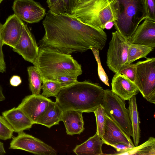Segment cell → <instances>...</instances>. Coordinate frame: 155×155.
Masks as SVG:
<instances>
[{
	"label": "cell",
	"mask_w": 155,
	"mask_h": 155,
	"mask_svg": "<svg viewBox=\"0 0 155 155\" xmlns=\"http://www.w3.org/2000/svg\"><path fill=\"white\" fill-rule=\"evenodd\" d=\"M138 25L135 31L128 40L130 44L155 47V21L148 18Z\"/></svg>",
	"instance_id": "obj_14"
},
{
	"label": "cell",
	"mask_w": 155,
	"mask_h": 155,
	"mask_svg": "<svg viewBox=\"0 0 155 155\" xmlns=\"http://www.w3.org/2000/svg\"><path fill=\"white\" fill-rule=\"evenodd\" d=\"M2 116L14 132L20 133L31 128L33 123L20 109L14 107L2 113Z\"/></svg>",
	"instance_id": "obj_17"
},
{
	"label": "cell",
	"mask_w": 155,
	"mask_h": 155,
	"mask_svg": "<svg viewBox=\"0 0 155 155\" xmlns=\"http://www.w3.org/2000/svg\"><path fill=\"white\" fill-rule=\"evenodd\" d=\"M23 22L14 14L8 18L1 30V38L3 45H7L12 48L15 47L22 33Z\"/></svg>",
	"instance_id": "obj_13"
},
{
	"label": "cell",
	"mask_w": 155,
	"mask_h": 155,
	"mask_svg": "<svg viewBox=\"0 0 155 155\" xmlns=\"http://www.w3.org/2000/svg\"><path fill=\"white\" fill-rule=\"evenodd\" d=\"M147 17L155 21V0H145Z\"/></svg>",
	"instance_id": "obj_31"
},
{
	"label": "cell",
	"mask_w": 155,
	"mask_h": 155,
	"mask_svg": "<svg viewBox=\"0 0 155 155\" xmlns=\"http://www.w3.org/2000/svg\"><path fill=\"white\" fill-rule=\"evenodd\" d=\"M83 113L73 110L63 111L61 121L65 126L67 134H80L84 129Z\"/></svg>",
	"instance_id": "obj_18"
},
{
	"label": "cell",
	"mask_w": 155,
	"mask_h": 155,
	"mask_svg": "<svg viewBox=\"0 0 155 155\" xmlns=\"http://www.w3.org/2000/svg\"><path fill=\"white\" fill-rule=\"evenodd\" d=\"M9 148L24 150L35 154L56 155L57 152L41 140L23 131L14 137Z\"/></svg>",
	"instance_id": "obj_9"
},
{
	"label": "cell",
	"mask_w": 155,
	"mask_h": 155,
	"mask_svg": "<svg viewBox=\"0 0 155 155\" xmlns=\"http://www.w3.org/2000/svg\"><path fill=\"white\" fill-rule=\"evenodd\" d=\"M5 99L2 91V89L0 84V102L5 100Z\"/></svg>",
	"instance_id": "obj_38"
},
{
	"label": "cell",
	"mask_w": 155,
	"mask_h": 155,
	"mask_svg": "<svg viewBox=\"0 0 155 155\" xmlns=\"http://www.w3.org/2000/svg\"><path fill=\"white\" fill-rule=\"evenodd\" d=\"M61 83L63 87L74 84L78 81L77 77L72 76H63L57 78L54 80Z\"/></svg>",
	"instance_id": "obj_32"
},
{
	"label": "cell",
	"mask_w": 155,
	"mask_h": 155,
	"mask_svg": "<svg viewBox=\"0 0 155 155\" xmlns=\"http://www.w3.org/2000/svg\"><path fill=\"white\" fill-rule=\"evenodd\" d=\"M114 23L112 21H109L107 22L105 25V29H110L111 28L113 25Z\"/></svg>",
	"instance_id": "obj_37"
},
{
	"label": "cell",
	"mask_w": 155,
	"mask_h": 155,
	"mask_svg": "<svg viewBox=\"0 0 155 155\" xmlns=\"http://www.w3.org/2000/svg\"><path fill=\"white\" fill-rule=\"evenodd\" d=\"M118 17L113 21L116 31L128 40L140 23L147 17L145 0H116Z\"/></svg>",
	"instance_id": "obj_5"
},
{
	"label": "cell",
	"mask_w": 155,
	"mask_h": 155,
	"mask_svg": "<svg viewBox=\"0 0 155 155\" xmlns=\"http://www.w3.org/2000/svg\"><path fill=\"white\" fill-rule=\"evenodd\" d=\"M51 101L50 99L41 94H32L25 97L17 107L34 124H36Z\"/></svg>",
	"instance_id": "obj_11"
},
{
	"label": "cell",
	"mask_w": 155,
	"mask_h": 155,
	"mask_svg": "<svg viewBox=\"0 0 155 155\" xmlns=\"http://www.w3.org/2000/svg\"><path fill=\"white\" fill-rule=\"evenodd\" d=\"M12 8L18 18L29 23L38 22L46 14L45 10L33 0H15Z\"/></svg>",
	"instance_id": "obj_10"
},
{
	"label": "cell",
	"mask_w": 155,
	"mask_h": 155,
	"mask_svg": "<svg viewBox=\"0 0 155 155\" xmlns=\"http://www.w3.org/2000/svg\"><path fill=\"white\" fill-rule=\"evenodd\" d=\"M105 117L104 132L101 138L104 143L111 146L116 143H123L135 147L131 138L127 136L105 113Z\"/></svg>",
	"instance_id": "obj_15"
},
{
	"label": "cell",
	"mask_w": 155,
	"mask_h": 155,
	"mask_svg": "<svg viewBox=\"0 0 155 155\" xmlns=\"http://www.w3.org/2000/svg\"><path fill=\"white\" fill-rule=\"evenodd\" d=\"M111 91L125 101L129 100L139 91L135 83L124 75L115 74L111 83Z\"/></svg>",
	"instance_id": "obj_16"
},
{
	"label": "cell",
	"mask_w": 155,
	"mask_h": 155,
	"mask_svg": "<svg viewBox=\"0 0 155 155\" xmlns=\"http://www.w3.org/2000/svg\"><path fill=\"white\" fill-rule=\"evenodd\" d=\"M134 83L143 97L155 104V58H147L135 63Z\"/></svg>",
	"instance_id": "obj_7"
},
{
	"label": "cell",
	"mask_w": 155,
	"mask_h": 155,
	"mask_svg": "<svg viewBox=\"0 0 155 155\" xmlns=\"http://www.w3.org/2000/svg\"><path fill=\"white\" fill-rule=\"evenodd\" d=\"M118 73L123 74L134 83L135 80V63L126 64Z\"/></svg>",
	"instance_id": "obj_30"
},
{
	"label": "cell",
	"mask_w": 155,
	"mask_h": 155,
	"mask_svg": "<svg viewBox=\"0 0 155 155\" xmlns=\"http://www.w3.org/2000/svg\"><path fill=\"white\" fill-rule=\"evenodd\" d=\"M153 49L147 45L130 43L128 48L127 64L132 63L140 58H146Z\"/></svg>",
	"instance_id": "obj_24"
},
{
	"label": "cell",
	"mask_w": 155,
	"mask_h": 155,
	"mask_svg": "<svg viewBox=\"0 0 155 155\" xmlns=\"http://www.w3.org/2000/svg\"><path fill=\"white\" fill-rule=\"evenodd\" d=\"M130 43L117 31L112 32L107 52V64L110 70L118 73L127 64L128 51Z\"/></svg>",
	"instance_id": "obj_8"
},
{
	"label": "cell",
	"mask_w": 155,
	"mask_h": 155,
	"mask_svg": "<svg viewBox=\"0 0 155 155\" xmlns=\"http://www.w3.org/2000/svg\"><path fill=\"white\" fill-rule=\"evenodd\" d=\"M38 55L33 64L42 80H54L63 76L78 77L82 73L81 66L70 54L54 49L40 46Z\"/></svg>",
	"instance_id": "obj_3"
},
{
	"label": "cell",
	"mask_w": 155,
	"mask_h": 155,
	"mask_svg": "<svg viewBox=\"0 0 155 155\" xmlns=\"http://www.w3.org/2000/svg\"><path fill=\"white\" fill-rule=\"evenodd\" d=\"M58 0H47V2L48 6L54 4Z\"/></svg>",
	"instance_id": "obj_39"
},
{
	"label": "cell",
	"mask_w": 155,
	"mask_h": 155,
	"mask_svg": "<svg viewBox=\"0 0 155 155\" xmlns=\"http://www.w3.org/2000/svg\"><path fill=\"white\" fill-rule=\"evenodd\" d=\"M111 146L113 147L116 150V152L113 154L114 155H119L120 153L133 147L131 145L123 143H116L111 145Z\"/></svg>",
	"instance_id": "obj_34"
},
{
	"label": "cell",
	"mask_w": 155,
	"mask_h": 155,
	"mask_svg": "<svg viewBox=\"0 0 155 155\" xmlns=\"http://www.w3.org/2000/svg\"><path fill=\"white\" fill-rule=\"evenodd\" d=\"M42 24L45 34L40 46L67 54L82 53L92 48L102 50L107 35L103 30L85 24L73 16L58 15L49 10Z\"/></svg>",
	"instance_id": "obj_1"
},
{
	"label": "cell",
	"mask_w": 155,
	"mask_h": 155,
	"mask_svg": "<svg viewBox=\"0 0 155 155\" xmlns=\"http://www.w3.org/2000/svg\"><path fill=\"white\" fill-rule=\"evenodd\" d=\"M104 90L98 84L85 80L63 87L56 102L63 111H94L102 102Z\"/></svg>",
	"instance_id": "obj_2"
},
{
	"label": "cell",
	"mask_w": 155,
	"mask_h": 155,
	"mask_svg": "<svg viewBox=\"0 0 155 155\" xmlns=\"http://www.w3.org/2000/svg\"><path fill=\"white\" fill-rule=\"evenodd\" d=\"M27 71L28 75L29 89L32 94H40L42 80L38 70L34 66L28 67Z\"/></svg>",
	"instance_id": "obj_25"
},
{
	"label": "cell",
	"mask_w": 155,
	"mask_h": 155,
	"mask_svg": "<svg viewBox=\"0 0 155 155\" xmlns=\"http://www.w3.org/2000/svg\"><path fill=\"white\" fill-rule=\"evenodd\" d=\"M104 143L97 133L82 143L77 145L73 150L77 155H101L104 154L102 147Z\"/></svg>",
	"instance_id": "obj_19"
},
{
	"label": "cell",
	"mask_w": 155,
	"mask_h": 155,
	"mask_svg": "<svg viewBox=\"0 0 155 155\" xmlns=\"http://www.w3.org/2000/svg\"><path fill=\"white\" fill-rule=\"evenodd\" d=\"M119 155H155V138L150 137L140 145L128 149Z\"/></svg>",
	"instance_id": "obj_22"
},
{
	"label": "cell",
	"mask_w": 155,
	"mask_h": 155,
	"mask_svg": "<svg viewBox=\"0 0 155 155\" xmlns=\"http://www.w3.org/2000/svg\"><path fill=\"white\" fill-rule=\"evenodd\" d=\"M13 50L33 64L38 55L39 47L27 25L23 22L21 36Z\"/></svg>",
	"instance_id": "obj_12"
},
{
	"label": "cell",
	"mask_w": 155,
	"mask_h": 155,
	"mask_svg": "<svg viewBox=\"0 0 155 155\" xmlns=\"http://www.w3.org/2000/svg\"><path fill=\"white\" fill-rule=\"evenodd\" d=\"M96 121V133L101 138L104 133L105 123V112L102 104H100L94 111Z\"/></svg>",
	"instance_id": "obj_27"
},
{
	"label": "cell",
	"mask_w": 155,
	"mask_h": 155,
	"mask_svg": "<svg viewBox=\"0 0 155 155\" xmlns=\"http://www.w3.org/2000/svg\"><path fill=\"white\" fill-rule=\"evenodd\" d=\"M125 101L111 90L107 89L104 90L101 104L105 113L130 138L133 135L132 125Z\"/></svg>",
	"instance_id": "obj_6"
},
{
	"label": "cell",
	"mask_w": 155,
	"mask_h": 155,
	"mask_svg": "<svg viewBox=\"0 0 155 155\" xmlns=\"http://www.w3.org/2000/svg\"><path fill=\"white\" fill-rule=\"evenodd\" d=\"M91 0H79L78 4H82L86 3Z\"/></svg>",
	"instance_id": "obj_40"
},
{
	"label": "cell",
	"mask_w": 155,
	"mask_h": 155,
	"mask_svg": "<svg viewBox=\"0 0 155 155\" xmlns=\"http://www.w3.org/2000/svg\"><path fill=\"white\" fill-rule=\"evenodd\" d=\"M78 2L79 0H58L48 7L49 10L54 14L72 16L73 10Z\"/></svg>",
	"instance_id": "obj_23"
},
{
	"label": "cell",
	"mask_w": 155,
	"mask_h": 155,
	"mask_svg": "<svg viewBox=\"0 0 155 155\" xmlns=\"http://www.w3.org/2000/svg\"><path fill=\"white\" fill-rule=\"evenodd\" d=\"M4 0H0V4Z\"/></svg>",
	"instance_id": "obj_41"
},
{
	"label": "cell",
	"mask_w": 155,
	"mask_h": 155,
	"mask_svg": "<svg viewBox=\"0 0 155 155\" xmlns=\"http://www.w3.org/2000/svg\"><path fill=\"white\" fill-rule=\"evenodd\" d=\"M42 84L41 95L47 98L50 97H56L63 87L61 83L53 80L43 79Z\"/></svg>",
	"instance_id": "obj_26"
},
{
	"label": "cell",
	"mask_w": 155,
	"mask_h": 155,
	"mask_svg": "<svg viewBox=\"0 0 155 155\" xmlns=\"http://www.w3.org/2000/svg\"><path fill=\"white\" fill-rule=\"evenodd\" d=\"M63 111L56 101H51L36 124H41L48 128L58 124L61 121Z\"/></svg>",
	"instance_id": "obj_20"
},
{
	"label": "cell",
	"mask_w": 155,
	"mask_h": 155,
	"mask_svg": "<svg viewBox=\"0 0 155 155\" xmlns=\"http://www.w3.org/2000/svg\"><path fill=\"white\" fill-rule=\"evenodd\" d=\"M128 110L132 125L134 144L138 145L140 138V118L138 110L135 95L133 96L129 100Z\"/></svg>",
	"instance_id": "obj_21"
},
{
	"label": "cell",
	"mask_w": 155,
	"mask_h": 155,
	"mask_svg": "<svg viewBox=\"0 0 155 155\" xmlns=\"http://www.w3.org/2000/svg\"><path fill=\"white\" fill-rule=\"evenodd\" d=\"M21 79L20 76L14 75L13 76L10 80L11 85L13 86L17 87L20 85L21 83Z\"/></svg>",
	"instance_id": "obj_35"
},
{
	"label": "cell",
	"mask_w": 155,
	"mask_h": 155,
	"mask_svg": "<svg viewBox=\"0 0 155 155\" xmlns=\"http://www.w3.org/2000/svg\"><path fill=\"white\" fill-rule=\"evenodd\" d=\"M90 49L92 51L97 63L98 75L100 79L105 85L110 86L107 76L101 65L99 55V50L94 48H92Z\"/></svg>",
	"instance_id": "obj_28"
},
{
	"label": "cell",
	"mask_w": 155,
	"mask_h": 155,
	"mask_svg": "<svg viewBox=\"0 0 155 155\" xmlns=\"http://www.w3.org/2000/svg\"><path fill=\"white\" fill-rule=\"evenodd\" d=\"M2 24L0 22V73H3L6 71V66L2 51V43L1 38V30Z\"/></svg>",
	"instance_id": "obj_33"
},
{
	"label": "cell",
	"mask_w": 155,
	"mask_h": 155,
	"mask_svg": "<svg viewBox=\"0 0 155 155\" xmlns=\"http://www.w3.org/2000/svg\"><path fill=\"white\" fill-rule=\"evenodd\" d=\"M6 153L4 144L0 140V155H4Z\"/></svg>",
	"instance_id": "obj_36"
},
{
	"label": "cell",
	"mask_w": 155,
	"mask_h": 155,
	"mask_svg": "<svg viewBox=\"0 0 155 155\" xmlns=\"http://www.w3.org/2000/svg\"><path fill=\"white\" fill-rule=\"evenodd\" d=\"M14 132L4 117L0 115V139L5 140L11 139Z\"/></svg>",
	"instance_id": "obj_29"
},
{
	"label": "cell",
	"mask_w": 155,
	"mask_h": 155,
	"mask_svg": "<svg viewBox=\"0 0 155 155\" xmlns=\"http://www.w3.org/2000/svg\"><path fill=\"white\" fill-rule=\"evenodd\" d=\"M118 10L116 0H91L78 3L72 16L85 24L103 30L107 22L117 20Z\"/></svg>",
	"instance_id": "obj_4"
}]
</instances>
